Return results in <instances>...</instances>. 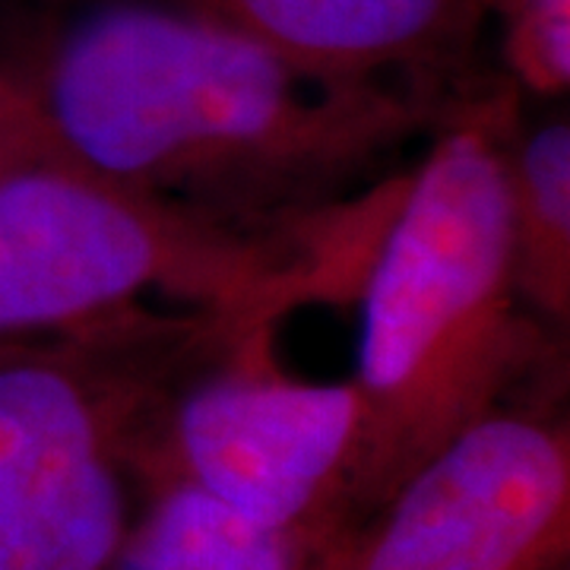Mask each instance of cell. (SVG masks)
Instances as JSON below:
<instances>
[{
	"mask_svg": "<svg viewBox=\"0 0 570 570\" xmlns=\"http://www.w3.org/2000/svg\"><path fill=\"white\" fill-rule=\"evenodd\" d=\"M3 67L41 140L149 200L257 235L343 223L466 96L311 73L159 0H73ZM485 86V82H482ZM475 92V89H472Z\"/></svg>",
	"mask_w": 570,
	"mask_h": 570,
	"instance_id": "1",
	"label": "cell"
},
{
	"mask_svg": "<svg viewBox=\"0 0 570 570\" xmlns=\"http://www.w3.org/2000/svg\"><path fill=\"white\" fill-rule=\"evenodd\" d=\"M513 130L510 82L469 92L403 175L367 257L348 377L365 409L355 527L450 438L535 390L546 348L513 279Z\"/></svg>",
	"mask_w": 570,
	"mask_h": 570,
	"instance_id": "2",
	"label": "cell"
},
{
	"mask_svg": "<svg viewBox=\"0 0 570 570\" xmlns=\"http://www.w3.org/2000/svg\"><path fill=\"white\" fill-rule=\"evenodd\" d=\"M403 175L343 223L257 235L149 200L41 146L0 168V348L163 314L153 298L235 324L355 295Z\"/></svg>",
	"mask_w": 570,
	"mask_h": 570,
	"instance_id": "3",
	"label": "cell"
},
{
	"mask_svg": "<svg viewBox=\"0 0 570 570\" xmlns=\"http://www.w3.org/2000/svg\"><path fill=\"white\" fill-rule=\"evenodd\" d=\"M235 324L149 314L0 348V570H108L130 530L134 441L153 403Z\"/></svg>",
	"mask_w": 570,
	"mask_h": 570,
	"instance_id": "4",
	"label": "cell"
},
{
	"mask_svg": "<svg viewBox=\"0 0 570 570\" xmlns=\"http://www.w3.org/2000/svg\"><path fill=\"white\" fill-rule=\"evenodd\" d=\"M276 324L209 348L153 403L134 441L140 485L184 482L292 530L355 527L365 409L352 381H305L273 355Z\"/></svg>",
	"mask_w": 570,
	"mask_h": 570,
	"instance_id": "5",
	"label": "cell"
},
{
	"mask_svg": "<svg viewBox=\"0 0 570 570\" xmlns=\"http://www.w3.org/2000/svg\"><path fill=\"white\" fill-rule=\"evenodd\" d=\"M568 546V419L527 396L412 469L330 570H561Z\"/></svg>",
	"mask_w": 570,
	"mask_h": 570,
	"instance_id": "6",
	"label": "cell"
},
{
	"mask_svg": "<svg viewBox=\"0 0 570 570\" xmlns=\"http://www.w3.org/2000/svg\"><path fill=\"white\" fill-rule=\"evenodd\" d=\"M73 3V0H61ZM261 41L292 63L346 82H393L466 96L489 0H159Z\"/></svg>",
	"mask_w": 570,
	"mask_h": 570,
	"instance_id": "7",
	"label": "cell"
},
{
	"mask_svg": "<svg viewBox=\"0 0 570 570\" xmlns=\"http://www.w3.org/2000/svg\"><path fill=\"white\" fill-rule=\"evenodd\" d=\"M513 279L535 321L570 317V124L513 130L508 146Z\"/></svg>",
	"mask_w": 570,
	"mask_h": 570,
	"instance_id": "8",
	"label": "cell"
},
{
	"mask_svg": "<svg viewBox=\"0 0 570 570\" xmlns=\"http://www.w3.org/2000/svg\"><path fill=\"white\" fill-rule=\"evenodd\" d=\"M513 89L564 96L570 82V0H489Z\"/></svg>",
	"mask_w": 570,
	"mask_h": 570,
	"instance_id": "9",
	"label": "cell"
},
{
	"mask_svg": "<svg viewBox=\"0 0 570 570\" xmlns=\"http://www.w3.org/2000/svg\"><path fill=\"white\" fill-rule=\"evenodd\" d=\"M41 146L45 140H41L29 105L17 89V82L10 80L7 70L0 67V168L36 153Z\"/></svg>",
	"mask_w": 570,
	"mask_h": 570,
	"instance_id": "10",
	"label": "cell"
},
{
	"mask_svg": "<svg viewBox=\"0 0 570 570\" xmlns=\"http://www.w3.org/2000/svg\"><path fill=\"white\" fill-rule=\"evenodd\" d=\"M561 570H564V568H561Z\"/></svg>",
	"mask_w": 570,
	"mask_h": 570,
	"instance_id": "11",
	"label": "cell"
}]
</instances>
